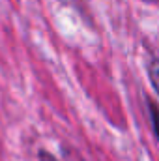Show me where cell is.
<instances>
[{
	"label": "cell",
	"mask_w": 159,
	"mask_h": 161,
	"mask_svg": "<svg viewBox=\"0 0 159 161\" xmlns=\"http://www.w3.org/2000/svg\"><path fill=\"white\" fill-rule=\"evenodd\" d=\"M148 109H150V116H152V125H154V133L159 141V107L154 101H148Z\"/></svg>",
	"instance_id": "6da1fadb"
},
{
	"label": "cell",
	"mask_w": 159,
	"mask_h": 161,
	"mask_svg": "<svg viewBox=\"0 0 159 161\" xmlns=\"http://www.w3.org/2000/svg\"><path fill=\"white\" fill-rule=\"evenodd\" d=\"M150 79L154 82L156 90L159 92V62H152V66H150Z\"/></svg>",
	"instance_id": "7a4b0ae2"
},
{
	"label": "cell",
	"mask_w": 159,
	"mask_h": 161,
	"mask_svg": "<svg viewBox=\"0 0 159 161\" xmlns=\"http://www.w3.org/2000/svg\"><path fill=\"white\" fill-rule=\"evenodd\" d=\"M40 161H56L54 156H51L49 152H40Z\"/></svg>",
	"instance_id": "3957f363"
}]
</instances>
